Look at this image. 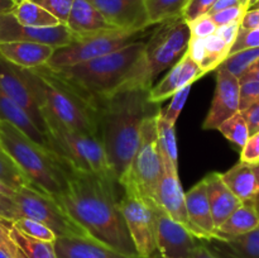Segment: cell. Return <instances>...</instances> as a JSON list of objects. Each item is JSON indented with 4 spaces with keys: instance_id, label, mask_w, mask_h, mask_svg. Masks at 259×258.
<instances>
[{
    "instance_id": "83f0119b",
    "label": "cell",
    "mask_w": 259,
    "mask_h": 258,
    "mask_svg": "<svg viewBox=\"0 0 259 258\" xmlns=\"http://www.w3.org/2000/svg\"><path fill=\"white\" fill-rule=\"evenodd\" d=\"M12 14L20 24L28 25V27L46 28L61 24L57 18L53 17L45 8L38 5L33 0H28V2L15 5Z\"/></svg>"
},
{
    "instance_id": "8fae6325",
    "label": "cell",
    "mask_w": 259,
    "mask_h": 258,
    "mask_svg": "<svg viewBox=\"0 0 259 258\" xmlns=\"http://www.w3.org/2000/svg\"><path fill=\"white\" fill-rule=\"evenodd\" d=\"M13 200L22 218L42 223L55 233L56 237H89L88 233L71 219L55 197L35 187L17 190Z\"/></svg>"
},
{
    "instance_id": "be15d7a7",
    "label": "cell",
    "mask_w": 259,
    "mask_h": 258,
    "mask_svg": "<svg viewBox=\"0 0 259 258\" xmlns=\"http://www.w3.org/2000/svg\"><path fill=\"white\" fill-rule=\"evenodd\" d=\"M0 149H2V146H0Z\"/></svg>"
},
{
    "instance_id": "603a6c76",
    "label": "cell",
    "mask_w": 259,
    "mask_h": 258,
    "mask_svg": "<svg viewBox=\"0 0 259 258\" xmlns=\"http://www.w3.org/2000/svg\"><path fill=\"white\" fill-rule=\"evenodd\" d=\"M223 180L230 191L242 202H255L259 200V163L242 162L222 174Z\"/></svg>"
},
{
    "instance_id": "74e56055",
    "label": "cell",
    "mask_w": 259,
    "mask_h": 258,
    "mask_svg": "<svg viewBox=\"0 0 259 258\" xmlns=\"http://www.w3.org/2000/svg\"><path fill=\"white\" fill-rule=\"evenodd\" d=\"M191 88L192 85L186 86V88L181 89V90L177 91L176 94L171 96V103L167 106L166 110H161V116L164 120L176 125L177 119H179L180 114H181L182 109H184L185 104H186L187 99H189L190 93H191Z\"/></svg>"
},
{
    "instance_id": "5bb4252c",
    "label": "cell",
    "mask_w": 259,
    "mask_h": 258,
    "mask_svg": "<svg viewBox=\"0 0 259 258\" xmlns=\"http://www.w3.org/2000/svg\"><path fill=\"white\" fill-rule=\"evenodd\" d=\"M240 81L220 66L217 70V86L209 113L205 118L202 128L205 131L218 129L227 119L239 113L240 108Z\"/></svg>"
},
{
    "instance_id": "9c48e42d",
    "label": "cell",
    "mask_w": 259,
    "mask_h": 258,
    "mask_svg": "<svg viewBox=\"0 0 259 258\" xmlns=\"http://www.w3.org/2000/svg\"><path fill=\"white\" fill-rule=\"evenodd\" d=\"M157 115L158 114L148 116L143 121L141 143L125 181L133 184L144 199L152 201H157V190L163 174V162L157 136Z\"/></svg>"
},
{
    "instance_id": "94428289",
    "label": "cell",
    "mask_w": 259,
    "mask_h": 258,
    "mask_svg": "<svg viewBox=\"0 0 259 258\" xmlns=\"http://www.w3.org/2000/svg\"><path fill=\"white\" fill-rule=\"evenodd\" d=\"M0 258H8V257H7V255H5V254H4V253H3V252H2V250H0Z\"/></svg>"
},
{
    "instance_id": "7402d4cb",
    "label": "cell",
    "mask_w": 259,
    "mask_h": 258,
    "mask_svg": "<svg viewBox=\"0 0 259 258\" xmlns=\"http://www.w3.org/2000/svg\"><path fill=\"white\" fill-rule=\"evenodd\" d=\"M55 48L34 42L0 43V56L20 68H38L46 66Z\"/></svg>"
},
{
    "instance_id": "cb8c5ba5",
    "label": "cell",
    "mask_w": 259,
    "mask_h": 258,
    "mask_svg": "<svg viewBox=\"0 0 259 258\" xmlns=\"http://www.w3.org/2000/svg\"><path fill=\"white\" fill-rule=\"evenodd\" d=\"M217 258H259V228L238 237L204 240Z\"/></svg>"
},
{
    "instance_id": "ee69618b",
    "label": "cell",
    "mask_w": 259,
    "mask_h": 258,
    "mask_svg": "<svg viewBox=\"0 0 259 258\" xmlns=\"http://www.w3.org/2000/svg\"><path fill=\"white\" fill-rule=\"evenodd\" d=\"M245 12L247 10L239 5V7H233L224 10H220V12L214 13V14H210V17L214 20L215 24L218 27H220V25L230 24V23L234 22H242V18Z\"/></svg>"
},
{
    "instance_id": "c3c4849f",
    "label": "cell",
    "mask_w": 259,
    "mask_h": 258,
    "mask_svg": "<svg viewBox=\"0 0 259 258\" xmlns=\"http://www.w3.org/2000/svg\"><path fill=\"white\" fill-rule=\"evenodd\" d=\"M240 113H242L245 121H247L248 129H249V136L259 133V101L250 105L245 110L240 111Z\"/></svg>"
},
{
    "instance_id": "3957f363",
    "label": "cell",
    "mask_w": 259,
    "mask_h": 258,
    "mask_svg": "<svg viewBox=\"0 0 259 258\" xmlns=\"http://www.w3.org/2000/svg\"><path fill=\"white\" fill-rule=\"evenodd\" d=\"M40 111L63 125L99 138L96 105L46 66L22 68Z\"/></svg>"
},
{
    "instance_id": "4fadbf2b",
    "label": "cell",
    "mask_w": 259,
    "mask_h": 258,
    "mask_svg": "<svg viewBox=\"0 0 259 258\" xmlns=\"http://www.w3.org/2000/svg\"><path fill=\"white\" fill-rule=\"evenodd\" d=\"M75 34L66 24L56 27L35 28L23 25L12 13L0 15V43L34 42L56 48L63 47L73 39Z\"/></svg>"
},
{
    "instance_id": "6125c7cd",
    "label": "cell",
    "mask_w": 259,
    "mask_h": 258,
    "mask_svg": "<svg viewBox=\"0 0 259 258\" xmlns=\"http://www.w3.org/2000/svg\"><path fill=\"white\" fill-rule=\"evenodd\" d=\"M257 206H258V209H259V200L257 201Z\"/></svg>"
},
{
    "instance_id": "d590c367",
    "label": "cell",
    "mask_w": 259,
    "mask_h": 258,
    "mask_svg": "<svg viewBox=\"0 0 259 258\" xmlns=\"http://www.w3.org/2000/svg\"><path fill=\"white\" fill-rule=\"evenodd\" d=\"M12 224L18 230H20L24 234L29 235V237L35 238V239L46 240V242H55L56 238H57L50 228L46 227L42 223L37 222V220L28 219V218H20V219L12 222Z\"/></svg>"
},
{
    "instance_id": "6da1fadb",
    "label": "cell",
    "mask_w": 259,
    "mask_h": 258,
    "mask_svg": "<svg viewBox=\"0 0 259 258\" xmlns=\"http://www.w3.org/2000/svg\"><path fill=\"white\" fill-rule=\"evenodd\" d=\"M66 166L67 184L65 191L55 197L58 204L89 237L123 254L138 257L119 209L118 184Z\"/></svg>"
},
{
    "instance_id": "7c38bea8",
    "label": "cell",
    "mask_w": 259,
    "mask_h": 258,
    "mask_svg": "<svg viewBox=\"0 0 259 258\" xmlns=\"http://www.w3.org/2000/svg\"><path fill=\"white\" fill-rule=\"evenodd\" d=\"M156 219V242L161 258H195L202 239L175 222L157 201L147 200Z\"/></svg>"
},
{
    "instance_id": "6f0895ef",
    "label": "cell",
    "mask_w": 259,
    "mask_h": 258,
    "mask_svg": "<svg viewBox=\"0 0 259 258\" xmlns=\"http://www.w3.org/2000/svg\"><path fill=\"white\" fill-rule=\"evenodd\" d=\"M24 2H28V0H13V3H14L15 5L20 4V3H24Z\"/></svg>"
},
{
    "instance_id": "44dd1931",
    "label": "cell",
    "mask_w": 259,
    "mask_h": 258,
    "mask_svg": "<svg viewBox=\"0 0 259 258\" xmlns=\"http://www.w3.org/2000/svg\"><path fill=\"white\" fill-rule=\"evenodd\" d=\"M204 180L212 220L218 229L232 215V212L242 205V201L230 191L219 172H211L205 176Z\"/></svg>"
},
{
    "instance_id": "4dcf8cb0",
    "label": "cell",
    "mask_w": 259,
    "mask_h": 258,
    "mask_svg": "<svg viewBox=\"0 0 259 258\" xmlns=\"http://www.w3.org/2000/svg\"><path fill=\"white\" fill-rule=\"evenodd\" d=\"M149 24L156 25L182 15L189 0H144Z\"/></svg>"
},
{
    "instance_id": "f5cc1de1",
    "label": "cell",
    "mask_w": 259,
    "mask_h": 258,
    "mask_svg": "<svg viewBox=\"0 0 259 258\" xmlns=\"http://www.w3.org/2000/svg\"><path fill=\"white\" fill-rule=\"evenodd\" d=\"M195 258H217V257H215V255L210 252L209 248L205 245L204 240H202L201 244H200L199 250H197L196 255H195Z\"/></svg>"
},
{
    "instance_id": "d6986e66",
    "label": "cell",
    "mask_w": 259,
    "mask_h": 258,
    "mask_svg": "<svg viewBox=\"0 0 259 258\" xmlns=\"http://www.w3.org/2000/svg\"><path fill=\"white\" fill-rule=\"evenodd\" d=\"M185 200H186L187 217L192 225L195 237L202 240H210L215 238L217 228L212 220L204 179L192 186L189 191L185 192Z\"/></svg>"
},
{
    "instance_id": "30bf717a",
    "label": "cell",
    "mask_w": 259,
    "mask_h": 258,
    "mask_svg": "<svg viewBox=\"0 0 259 258\" xmlns=\"http://www.w3.org/2000/svg\"><path fill=\"white\" fill-rule=\"evenodd\" d=\"M119 209L139 258H161L156 242V219L149 202L131 182L123 185Z\"/></svg>"
},
{
    "instance_id": "db71d44e",
    "label": "cell",
    "mask_w": 259,
    "mask_h": 258,
    "mask_svg": "<svg viewBox=\"0 0 259 258\" xmlns=\"http://www.w3.org/2000/svg\"><path fill=\"white\" fill-rule=\"evenodd\" d=\"M14 8L15 4L13 3V0H0V15L12 13Z\"/></svg>"
},
{
    "instance_id": "277c9868",
    "label": "cell",
    "mask_w": 259,
    "mask_h": 258,
    "mask_svg": "<svg viewBox=\"0 0 259 258\" xmlns=\"http://www.w3.org/2000/svg\"><path fill=\"white\" fill-rule=\"evenodd\" d=\"M0 146L33 187L53 197L65 191L67 166L55 152L4 120H0Z\"/></svg>"
},
{
    "instance_id": "1f68e13d",
    "label": "cell",
    "mask_w": 259,
    "mask_h": 258,
    "mask_svg": "<svg viewBox=\"0 0 259 258\" xmlns=\"http://www.w3.org/2000/svg\"><path fill=\"white\" fill-rule=\"evenodd\" d=\"M205 55L204 60L200 63V68L206 75L207 72L218 70L223 62L229 56L230 47L217 34L204 38Z\"/></svg>"
},
{
    "instance_id": "d6a6232c",
    "label": "cell",
    "mask_w": 259,
    "mask_h": 258,
    "mask_svg": "<svg viewBox=\"0 0 259 258\" xmlns=\"http://www.w3.org/2000/svg\"><path fill=\"white\" fill-rule=\"evenodd\" d=\"M218 131H220V133H222L230 143L237 146L239 149H242L243 147H244V144L247 143V141L250 137L247 121H245L244 116L242 115L240 111L234 114L233 116H230L229 119H227L224 123L220 124Z\"/></svg>"
},
{
    "instance_id": "4316f807",
    "label": "cell",
    "mask_w": 259,
    "mask_h": 258,
    "mask_svg": "<svg viewBox=\"0 0 259 258\" xmlns=\"http://www.w3.org/2000/svg\"><path fill=\"white\" fill-rule=\"evenodd\" d=\"M257 228H259V209L257 204L250 201L242 202V205L218 228L215 238L228 239L247 234Z\"/></svg>"
},
{
    "instance_id": "ac0fdd59",
    "label": "cell",
    "mask_w": 259,
    "mask_h": 258,
    "mask_svg": "<svg viewBox=\"0 0 259 258\" xmlns=\"http://www.w3.org/2000/svg\"><path fill=\"white\" fill-rule=\"evenodd\" d=\"M204 75L205 73L202 72L200 66L190 57L186 51L181 60L174 67L169 68L168 73L156 86H152L149 89V101L153 104H159L167 99H171L174 94L186 86L192 85Z\"/></svg>"
},
{
    "instance_id": "f6af8a7d",
    "label": "cell",
    "mask_w": 259,
    "mask_h": 258,
    "mask_svg": "<svg viewBox=\"0 0 259 258\" xmlns=\"http://www.w3.org/2000/svg\"><path fill=\"white\" fill-rule=\"evenodd\" d=\"M240 151V161L259 163V133L250 136Z\"/></svg>"
},
{
    "instance_id": "8992f818",
    "label": "cell",
    "mask_w": 259,
    "mask_h": 258,
    "mask_svg": "<svg viewBox=\"0 0 259 258\" xmlns=\"http://www.w3.org/2000/svg\"><path fill=\"white\" fill-rule=\"evenodd\" d=\"M190 39V27L182 15L159 23L158 28L146 40L143 52L118 90H149L162 72L174 67L181 60Z\"/></svg>"
},
{
    "instance_id": "9a60e30c",
    "label": "cell",
    "mask_w": 259,
    "mask_h": 258,
    "mask_svg": "<svg viewBox=\"0 0 259 258\" xmlns=\"http://www.w3.org/2000/svg\"><path fill=\"white\" fill-rule=\"evenodd\" d=\"M0 89L14 100L45 133V119L23 70L0 56Z\"/></svg>"
},
{
    "instance_id": "f907efd6",
    "label": "cell",
    "mask_w": 259,
    "mask_h": 258,
    "mask_svg": "<svg viewBox=\"0 0 259 258\" xmlns=\"http://www.w3.org/2000/svg\"><path fill=\"white\" fill-rule=\"evenodd\" d=\"M239 5H240L239 0H217L207 14L209 15L214 14V13L220 12V10H224V9H228V8H233V7H239ZM240 7H242V5H240Z\"/></svg>"
},
{
    "instance_id": "11a10c76",
    "label": "cell",
    "mask_w": 259,
    "mask_h": 258,
    "mask_svg": "<svg viewBox=\"0 0 259 258\" xmlns=\"http://www.w3.org/2000/svg\"><path fill=\"white\" fill-rule=\"evenodd\" d=\"M15 191H17V190H14L13 187L8 186L5 182H3L2 180H0V195H4V196H8V197H10V199H13V196L15 195Z\"/></svg>"
},
{
    "instance_id": "7bdbcfd3",
    "label": "cell",
    "mask_w": 259,
    "mask_h": 258,
    "mask_svg": "<svg viewBox=\"0 0 259 258\" xmlns=\"http://www.w3.org/2000/svg\"><path fill=\"white\" fill-rule=\"evenodd\" d=\"M217 0H189L187 5L182 12V18L187 23L192 22L201 15L207 14Z\"/></svg>"
},
{
    "instance_id": "ffe728a7",
    "label": "cell",
    "mask_w": 259,
    "mask_h": 258,
    "mask_svg": "<svg viewBox=\"0 0 259 258\" xmlns=\"http://www.w3.org/2000/svg\"><path fill=\"white\" fill-rule=\"evenodd\" d=\"M53 244L57 258H139L123 254L91 237H57Z\"/></svg>"
},
{
    "instance_id": "f1b7e54d",
    "label": "cell",
    "mask_w": 259,
    "mask_h": 258,
    "mask_svg": "<svg viewBox=\"0 0 259 258\" xmlns=\"http://www.w3.org/2000/svg\"><path fill=\"white\" fill-rule=\"evenodd\" d=\"M157 136L162 161L168 162L179 168V149H177L176 129L174 124L168 123L161 116V110L157 115Z\"/></svg>"
},
{
    "instance_id": "f35d334b",
    "label": "cell",
    "mask_w": 259,
    "mask_h": 258,
    "mask_svg": "<svg viewBox=\"0 0 259 258\" xmlns=\"http://www.w3.org/2000/svg\"><path fill=\"white\" fill-rule=\"evenodd\" d=\"M33 2L57 18L61 24H67L73 0H33Z\"/></svg>"
},
{
    "instance_id": "60d3db41",
    "label": "cell",
    "mask_w": 259,
    "mask_h": 258,
    "mask_svg": "<svg viewBox=\"0 0 259 258\" xmlns=\"http://www.w3.org/2000/svg\"><path fill=\"white\" fill-rule=\"evenodd\" d=\"M191 32V38H206L209 35L215 34L218 25L211 19L209 14L201 15L192 22L187 23Z\"/></svg>"
},
{
    "instance_id": "2e32d148",
    "label": "cell",
    "mask_w": 259,
    "mask_h": 258,
    "mask_svg": "<svg viewBox=\"0 0 259 258\" xmlns=\"http://www.w3.org/2000/svg\"><path fill=\"white\" fill-rule=\"evenodd\" d=\"M118 29L146 30L149 24L144 0H88Z\"/></svg>"
},
{
    "instance_id": "836d02e7",
    "label": "cell",
    "mask_w": 259,
    "mask_h": 258,
    "mask_svg": "<svg viewBox=\"0 0 259 258\" xmlns=\"http://www.w3.org/2000/svg\"><path fill=\"white\" fill-rule=\"evenodd\" d=\"M259 61V47L258 48H248V50L239 51L233 55H229L227 60L222 63V67L229 71L238 78L242 77L255 62Z\"/></svg>"
},
{
    "instance_id": "d4e9b609",
    "label": "cell",
    "mask_w": 259,
    "mask_h": 258,
    "mask_svg": "<svg viewBox=\"0 0 259 258\" xmlns=\"http://www.w3.org/2000/svg\"><path fill=\"white\" fill-rule=\"evenodd\" d=\"M73 34H89L106 29H118L109 24L108 20L88 0H73L67 24Z\"/></svg>"
},
{
    "instance_id": "52a82bcc",
    "label": "cell",
    "mask_w": 259,
    "mask_h": 258,
    "mask_svg": "<svg viewBox=\"0 0 259 258\" xmlns=\"http://www.w3.org/2000/svg\"><path fill=\"white\" fill-rule=\"evenodd\" d=\"M42 114L45 119V136L51 151L72 168L115 181L98 137L68 128L45 111Z\"/></svg>"
},
{
    "instance_id": "91938a15",
    "label": "cell",
    "mask_w": 259,
    "mask_h": 258,
    "mask_svg": "<svg viewBox=\"0 0 259 258\" xmlns=\"http://www.w3.org/2000/svg\"><path fill=\"white\" fill-rule=\"evenodd\" d=\"M257 2H258V0H249V8L253 7V5H254Z\"/></svg>"
},
{
    "instance_id": "484cf974",
    "label": "cell",
    "mask_w": 259,
    "mask_h": 258,
    "mask_svg": "<svg viewBox=\"0 0 259 258\" xmlns=\"http://www.w3.org/2000/svg\"><path fill=\"white\" fill-rule=\"evenodd\" d=\"M0 120L13 124L23 133L27 134L30 139L50 149V144H48L45 133L40 132V129L35 125L32 118L14 100H12L7 94L3 93L2 89H0Z\"/></svg>"
},
{
    "instance_id": "ab89813d",
    "label": "cell",
    "mask_w": 259,
    "mask_h": 258,
    "mask_svg": "<svg viewBox=\"0 0 259 258\" xmlns=\"http://www.w3.org/2000/svg\"><path fill=\"white\" fill-rule=\"evenodd\" d=\"M259 47V28L253 29H244L240 28L238 37L235 39L234 45L232 46L229 51V55H233L239 51L248 50V48H258Z\"/></svg>"
},
{
    "instance_id": "5b68a950",
    "label": "cell",
    "mask_w": 259,
    "mask_h": 258,
    "mask_svg": "<svg viewBox=\"0 0 259 258\" xmlns=\"http://www.w3.org/2000/svg\"><path fill=\"white\" fill-rule=\"evenodd\" d=\"M144 46L146 40L137 39L109 55L51 71L95 104L99 99L118 91Z\"/></svg>"
},
{
    "instance_id": "7a4b0ae2",
    "label": "cell",
    "mask_w": 259,
    "mask_h": 258,
    "mask_svg": "<svg viewBox=\"0 0 259 258\" xmlns=\"http://www.w3.org/2000/svg\"><path fill=\"white\" fill-rule=\"evenodd\" d=\"M149 90H118L96 100L98 134L116 184L126 181L132 162L141 143L146 118L159 113V104L148 99Z\"/></svg>"
},
{
    "instance_id": "f546056e",
    "label": "cell",
    "mask_w": 259,
    "mask_h": 258,
    "mask_svg": "<svg viewBox=\"0 0 259 258\" xmlns=\"http://www.w3.org/2000/svg\"><path fill=\"white\" fill-rule=\"evenodd\" d=\"M9 228L12 237L19 244L28 258H57L53 242H46V240L29 237L18 230L12 224V222L9 223Z\"/></svg>"
},
{
    "instance_id": "e0dca14e",
    "label": "cell",
    "mask_w": 259,
    "mask_h": 258,
    "mask_svg": "<svg viewBox=\"0 0 259 258\" xmlns=\"http://www.w3.org/2000/svg\"><path fill=\"white\" fill-rule=\"evenodd\" d=\"M163 162V174L159 180L158 190H157V202L175 222L182 224L194 234V229L187 217L185 191L180 182L179 168L172 166L168 162Z\"/></svg>"
},
{
    "instance_id": "b9f144b4",
    "label": "cell",
    "mask_w": 259,
    "mask_h": 258,
    "mask_svg": "<svg viewBox=\"0 0 259 258\" xmlns=\"http://www.w3.org/2000/svg\"><path fill=\"white\" fill-rule=\"evenodd\" d=\"M259 101V80H249L240 82V111L245 110Z\"/></svg>"
},
{
    "instance_id": "9f6ffc18",
    "label": "cell",
    "mask_w": 259,
    "mask_h": 258,
    "mask_svg": "<svg viewBox=\"0 0 259 258\" xmlns=\"http://www.w3.org/2000/svg\"><path fill=\"white\" fill-rule=\"evenodd\" d=\"M240 5H242L243 8H244L245 10L249 9V0H239Z\"/></svg>"
},
{
    "instance_id": "8d00e7d4",
    "label": "cell",
    "mask_w": 259,
    "mask_h": 258,
    "mask_svg": "<svg viewBox=\"0 0 259 258\" xmlns=\"http://www.w3.org/2000/svg\"><path fill=\"white\" fill-rule=\"evenodd\" d=\"M9 223L8 220L0 219V250L8 258H28L10 234Z\"/></svg>"
},
{
    "instance_id": "bcb514c9",
    "label": "cell",
    "mask_w": 259,
    "mask_h": 258,
    "mask_svg": "<svg viewBox=\"0 0 259 258\" xmlns=\"http://www.w3.org/2000/svg\"><path fill=\"white\" fill-rule=\"evenodd\" d=\"M20 218H22V215H20L19 209H18L14 200L4 196V195H0V219L14 222Z\"/></svg>"
},
{
    "instance_id": "816d5d0a",
    "label": "cell",
    "mask_w": 259,
    "mask_h": 258,
    "mask_svg": "<svg viewBox=\"0 0 259 258\" xmlns=\"http://www.w3.org/2000/svg\"><path fill=\"white\" fill-rule=\"evenodd\" d=\"M249 80H259V61L258 62H255L254 65H253L252 67H250L249 70H248L247 72L239 78L240 82H243V81H249Z\"/></svg>"
},
{
    "instance_id": "681fc988",
    "label": "cell",
    "mask_w": 259,
    "mask_h": 258,
    "mask_svg": "<svg viewBox=\"0 0 259 258\" xmlns=\"http://www.w3.org/2000/svg\"><path fill=\"white\" fill-rule=\"evenodd\" d=\"M240 28H244V29L259 28V9H253V8L248 9L243 15Z\"/></svg>"
},
{
    "instance_id": "e575fe53",
    "label": "cell",
    "mask_w": 259,
    "mask_h": 258,
    "mask_svg": "<svg viewBox=\"0 0 259 258\" xmlns=\"http://www.w3.org/2000/svg\"><path fill=\"white\" fill-rule=\"evenodd\" d=\"M0 180L14 190L33 187L29 180L3 149H0Z\"/></svg>"
},
{
    "instance_id": "7dc6e473",
    "label": "cell",
    "mask_w": 259,
    "mask_h": 258,
    "mask_svg": "<svg viewBox=\"0 0 259 258\" xmlns=\"http://www.w3.org/2000/svg\"><path fill=\"white\" fill-rule=\"evenodd\" d=\"M239 29H240V22H234V23H230V24H225V25H220V27H218L215 34H217L219 38H222V39L224 40L230 48H232V46L234 45L235 39H237Z\"/></svg>"
},
{
    "instance_id": "680465c9",
    "label": "cell",
    "mask_w": 259,
    "mask_h": 258,
    "mask_svg": "<svg viewBox=\"0 0 259 258\" xmlns=\"http://www.w3.org/2000/svg\"><path fill=\"white\" fill-rule=\"evenodd\" d=\"M250 8H253V9H259V0L257 3H255L254 5H253V7H250ZM250 8H249V9H250Z\"/></svg>"
},
{
    "instance_id": "ba28073f",
    "label": "cell",
    "mask_w": 259,
    "mask_h": 258,
    "mask_svg": "<svg viewBox=\"0 0 259 258\" xmlns=\"http://www.w3.org/2000/svg\"><path fill=\"white\" fill-rule=\"evenodd\" d=\"M143 32L144 30L106 29L89 34H75L68 45L56 48L52 57L46 63V67L58 70L109 55L139 39Z\"/></svg>"
}]
</instances>
